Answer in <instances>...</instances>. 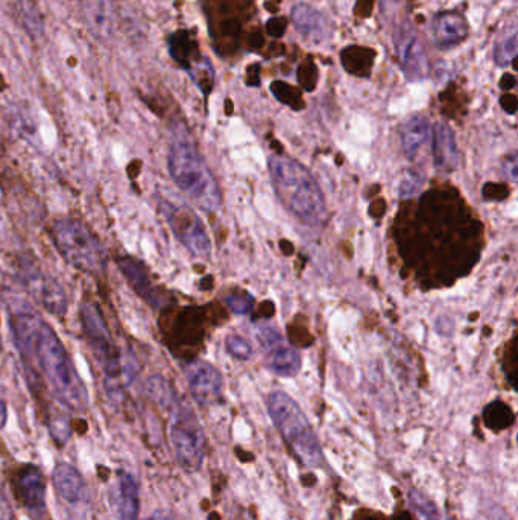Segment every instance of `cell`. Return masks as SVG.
I'll use <instances>...</instances> for the list:
<instances>
[{"label":"cell","instance_id":"603a6c76","mask_svg":"<svg viewBox=\"0 0 518 520\" xmlns=\"http://www.w3.org/2000/svg\"><path fill=\"white\" fill-rule=\"evenodd\" d=\"M146 391L158 406H162L163 410H171L172 406L177 403L178 396L175 394L174 388L163 376L155 375L149 378L146 382Z\"/></svg>","mask_w":518,"mask_h":520},{"label":"cell","instance_id":"9a60e30c","mask_svg":"<svg viewBox=\"0 0 518 520\" xmlns=\"http://www.w3.org/2000/svg\"><path fill=\"white\" fill-rule=\"evenodd\" d=\"M111 507L117 520H139L140 487L133 473H117L110 492Z\"/></svg>","mask_w":518,"mask_h":520},{"label":"cell","instance_id":"44dd1931","mask_svg":"<svg viewBox=\"0 0 518 520\" xmlns=\"http://www.w3.org/2000/svg\"><path fill=\"white\" fill-rule=\"evenodd\" d=\"M87 22L99 35H108L113 29V10L108 0H84Z\"/></svg>","mask_w":518,"mask_h":520},{"label":"cell","instance_id":"7c38bea8","mask_svg":"<svg viewBox=\"0 0 518 520\" xmlns=\"http://www.w3.org/2000/svg\"><path fill=\"white\" fill-rule=\"evenodd\" d=\"M184 376L190 394L198 405L212 406L221 399L224 381L218 368L213 367L209 362L201 359L190 362L184 368Z\"/></svg>","mask_w":518,"mask_h":520},{"label":"cell","instance_id":"9c48e42d","mask_svg":"<svg viewBox=\"0 0 518 520\" xmlns=\"http://www.w3.org/2000/svg\"><path fill=\"white\" fill-rule=\"evenodd\" d=\"M162 212L178 241L193 256H209L210 251H212V242H210L209 235L204 229L203 221L198 218V215L192 209L163 201Z\"/></svg>","mask_w":518,"mask_h":520},{"label":"cell","instance_id":"1f68e13d","mask_svg":"<svg viewBox=\"0 0 518 520\" xmlns=\"http://www.w3.org/2000/svg\"><path fill=\"white\" fill-rule=\"evenodd\" d=\"M0 350H2V335H0Z\"/></svg>","mask_w":518,"mask_h":520},{"label":"cell","instance_id":"4dcf8cb0","mask_svg":"<svg viewBox=\"0 0 518 520\" xmlns=\"http://www.w3.org/2000/svg\"><path fill=\"white\" fill-rule=\"evenodd\" d=\"M7 419V405H5L4 399L0 397V429H4V426L7 425Z\"/></svg>","mask_w":518,"mask_h":520},{"label":"cell","instance_id":"8fae6325","mask_svg":"<svg viewBox=\"0 0 518 520\" xmlns=\"http://www.w3.org/2000/svg\"><path fill=\"white\" fill-rule=\"evenodd\" d=\"M259 338L265 349L266 367L269 370L282 378L297 375L301 367L300 353L277 330L272 327H260Z\"/></svg>","mask_w":518,"mask_h":520},{"label":"cell","instance_id":"ffe728a7","mask_svg":"<svg viewBox=\"0 0 518 520\" xmlns=\"http://www.w3.org/2000/svg\"><path fill=\"white\" fill-rule=\"evenodd\" d=\"M291 19L295 29L304 37L316 42L324 39L327 23L320 11L307 4H297L292 7Z\"/></svg>","mask_w":518,"mask_h":520},{"label":"cell","instance_id":"5b68a950","mask_svg":"<svg viewBox=\"0 0 518 520\" xmlns=\"http://www.w3.org/2000/svg\"><path fill=\"white\" fill-rule=\"evenodd\" d=\"M268 411L275 428L297 460L309 469L323 467L324 454L320 440L298 403L289 394L274 391L268 397Z\"/></svg>","mask_w":518,"mask_h":520},{"label":"cell","instance_id":"3957f363","mask_svg":"<svg viewBox=\"0 0 518 520\" xmlns=\"http://www.w3.org/2000/svg\"><path fill=\"white\" fill-rule=\"evenodd\" d=\"M268 166L275 194L286 209L307 226H323L326 198L309 169L291 157L282 156L269 157Z\"/></svg>","mask_w":518,"mask_h":520},{"label":"cell","instance_id":"e0dca14e","mask_svg":"<svg viewBox=\"0 0 518 520\" xmlns=\"http://www.w3.org/2000/svg\"><path fill=\"white\" fill-rule=\"evenodd\" d=\"M52 484L58 498L66 504L78 505L86 499V481L72 464L58 463L52 472Z\"/></svg>","mask_w":518,"mask_h":520},{"label":"cell","instance_id":"2e32d148","mask_svg":"<svg viewBox=\"0 0 518 520\" xmlns=\"http://www.w3.org/2000/svg\"><path fill=\"white\" fill-rule=\"evenodd\" d=\"M432 34L438 48L450 49L461 45L467 39L470 28L462 14L456 11H444L433 17Z\"/></svg>","mask_w":518,"mask_h":520},{"label":"cell","instance_id":"d6986e66","mask_svg":"<svg viewBox=\"0 0 518 520\" xmlns=\"http://www.w3.org/2000/svg\"><path fill=\"white\" fill-rule=\"evenodd\" d=\"M430 133H432V127H430L429 119L424 115L411 116L403 124L400 136H402V146L406 159H417L421 148L429 140Z\"/></svg>","mask_w":518,"mask_h":520},{"label":"cell","instance_id":"30bf717a","mask_svg":"<svg viewBox=\"0 0 518 520\" xmlns=\"http://www.w3.org/2000/svg\"><path fill=\"white\" fill-rule=\"evenodd\" d=\"M395 54L406 80L417 83L426 80L430 73V61L420 35L414 26L402 23L395 29Z\"/></svg>","mask_w":518,"mask_h":520},{"label":"cell","instance_id":"7402d4cb","mask_svg":"<svg viewBox=\"0 0 518 520\" xmlns=\"http://www.w3.org/2000/svg\"><path fill=\"white\" fill-rule=\"evenodd\" d=\"M517 26L515 23L506 26L503 34L500 35L496 45H494L493 57L497 66L506 67L511 66L517 58Z\"/></svg>","mask_w":518,"mask_h":520},{"label":"cell","instance_id":"ba28073f","mask_svg":"<svg viewBox=\"0 0 518 520\" xmlns=\"http://www.w3.org/2000/svg\"><path fill=\"white\" fill-rule=\"evenodd\" d=\"M17 276L29 297L40 308L45 309L54 317H66L67 311H69V297L60 280L55 279L52 274L46 273L35 260L28 259V257L20 260Z\"/></svg>","mask_w":518,"mask_h":520},{"label":"cell","instance_id":"4fadbf2b","mask_svg":"<svg viewBox=\"0 0 518 520\" xmlns=\"http://www.w3.org/2000/svg\"><path fill=\"white\" fill-rule=\"evenodd\" d=\"M17 496L32 520L45 519L48 513L46 504V481L42 470L34 464H26L17 472Z\"/></svg>","mask_w":518,"mask_h":520},{"label":"cell","instance_id":"5bb4252c","mask_svg":"<svg viewBox=\"0 0 518 520\" xmlns=\"http://www.w3.org/2000/svg\"><path fill=\"white\" fill-rule=\"evenodd\" d=\"M116 264L128 285L143 302L148 303L154 309H162L168 305L169 300L163 295L162 289L152 282L151 274L142 260L133 256H121L117 257Z\"/></svg>","mask_w":518,"mask_h":520},{"label":"cell","instance_id":"83f0119b","mask_svg":"<svg viewBox=\"0 0 518 520\" xmlns=\"http://www.w3.org/2000/svg\"><path fill=\"white\" fill-rule=\"evenodd\" d=\"M0 520H13V508L2 489H0Z\"/></svg>","mask_w":518,"mask_h":520},{"label":"cell","instance_id":"f1b7e54d","mask_svg":"<svg viewBox=\"0 0 518 520\" xmlns=\"http://www.w3.org/2000/svg\"><path fill=\"white\" fill-rule=\"evenodd\" d=\"M503 169H505V174L508 175L512 181L517 180V157H515V154H512L511 157L506 159Z\"/></svg>","mask_w":518,"mask_h":520},{"label":"cell","instance_id":"6da1fadb","mask_svg":"<svg viewBox=\"0 0 518 520\" xmlns=\"http://www.w3.org/2000/svg\"><path fill=\"white\" fill-rule=\"evenodd\" d=\"M8 326L32 391L48 385L52 396L73 413L89 408V391L72 356L37 309L23 299L8 303Z\"/></svg>","mask_w":518,"mask_h":520},{"label":"cell","instance_id":"484cf974","mask_svg":"<svg viewBox=\"0 0 518 520\" xmlns=\"http://www.w3.org/2000/svg\"><path fill=\"white\" fill-rule=\"evenodd\" d=\"M412 505L417 508L418 513L423 516L424 520H440V514L436 511L435 505L427 501L420 493L412 492Z\"/></svg>","mask_w":518,"mask_h":520},{"label":"cell","instance_id":"277c9868","mask_svg":"<svg viewBox=\"0 0 518 520\" xmlns=\"http://www.w3.org/2000/svg\"><path fill=\"white\" fill-rule=\"evenodd\" d=\"M79 318L83 326L87 346L101 367L105 376V387L108 394L121 393L125 385L130 384L131 373L125 370L124 352L114 341L113 333L102 314L101 306L92 300L84 299L79 309Z\"/></svg>","mask_w":518,"mask_h":520},{"label":"cell","instance_id":"d4e9b609","mask_svg":"<svg viewBox=\"0 0 518 520\" xmlns=\"http://www.w3.org/2000/svg\"><path fill=\"white\" fill-rule=\"evenodd\" d=\"M225 346H227L228 353H230L231 356H234L236 359H241V361H248L251 355H253V347L250 346V343L242 337H237V335L227 337Z\"/></svg>","mask_w":518,"mask_h":520},{"label":"cell","instance_id":"7a4b0ae2","mask_svg":"<svg viewBox=\"0 0 518 520\" xmlns=\"http://www.w3.org/2000/svg\"><path fill=\"white\" fill-rule=\"evenodd\" d=\"M168 169L177 188L201 209L207 212L219 209L221 192L218 183L183 122H175L171 128Z\"/></svg>","mask_w":518,"mask_h":520},{"label":"cell","instance_id":"ac0fdd59","mask_svg":"<svg viewBox=\"0 0 518 520\" xmlns=\"http://www.w3.org/2000/svg\"><path fill=\"white\" fill-rule=\"evenodd\" d=\"M432 153L436 168L441 171H453L458 166L459 150L455 133L449 125L438 122L432 128Z\"/></svg>","mask_w":518,"mask_h":520},{"label":"cell","instance_id":"8992f818","mask_svg":"<svg viewBox=\"0 0 518 520\" xmlns=\"http://www.w3.org/2000/svg\"><path fill=\"white\" fill-rule=\"evenodd\" d=\"M52 242L70 267L90 276H99L107 268V253L98 236L75 218H60L54 222Z\"/></svg>","mask_w":518,"mask_h":520},{"label":"cell","instance_id":"f546056e","mask_svg":"<svg viewBox=\"0 0 518 520\" xmlns=\"http://www.w3.org/2000/svg\"><path fill=\"white\" fill-rule=\"evenodd\" d=\"M148 520H174V517L165 510H157L148 517Z\"/></svg>","mask_w":518,"mask_h":520},{"label":"cell","instance_id":"4316f807","mask_svg":"<svg viewBox=\"0 0 518 520\" xmlns=\"http://www.w3.org/2000/svg\"><path fill=\"white\" fill-rule=\"evenodd\" d=\"M225 303L234 314L247 315L253 311L254 299L248 295H231L225 299Z\"/></svg>","mask_w":518,"mask_h":520},{"label":"cell","instance_id":"cb8c5ba5","mask_svg":"<svg viewBox=\"0 0 518 520\" xmlns=\"http://www.w3.org/2000/svg\"><path fill=\"white\" fill-rule=\"evenodd\" d=\"M49 432L58 446H64L72 435L69 420L64 416H54L49 420Z\"/></svg>","mask_w":518,"mask_h":520},{"label":"cell","instance_id":"52a82bcc","mask_svg":"<svg viewBox=\"0 0 518 520\" xmlns=\"http://www.w3.org/2000/svg\"><path fill=\"white\" fill-rule=\"evenodd\" d=\"M169 438L178 464L186 472H198L206 458V434L192 408L178 399L172 406Z\"/></svg>","mask_w":518,"mask_h":520}]
</instances>
